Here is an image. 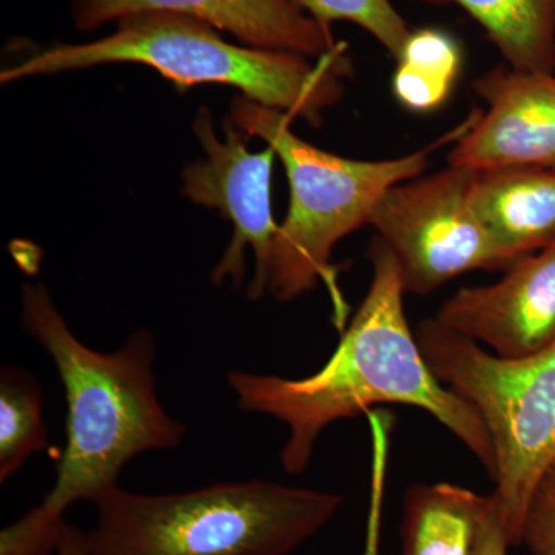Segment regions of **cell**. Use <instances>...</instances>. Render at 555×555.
I'll return each instance as SVG.
<instances>
[{
  "mask_svg": "<svg viewBox=\"0 0 555 555\" xmlns=\"http://www.w3.org/2000/svg\"><path fill=\"white\" fill-rule=\"evenodd\" d=\"M208 108H201L193 122L206 159L190 164L184 171V195L193 203L217 208L232 221L233 238L211 272L215 284L224 280L243 284L246 250L255 255V276L247 297L257 301L269 291L270 266L278 229L272 215L273 149L250 153L244 133L230 120L224 124V141L217 138Z\"/></svg>",
  "mask_w": 555,
  "mask_h": 555,
  "instance_id": "8",
  "label": "cell"
},
{
  "mask_svg": "<svg viewBox=\"0 0 555 555\" xmlns=\"http://www.w3.org/2000/svg\"><path fill=\"white\" fill-rule=\"evenodd\" d=\"M393 94L412 112H433L451 94L463 64L454 36L437 28H422L409 36L397 60Z\"/></svg>",
  "mask_w": 555,
  "mask_h": 555,
  "instance_id": "15",
  "label": "cell"
},
{
  "mask_svg": "<svg viewBox=\"0 0 555 555\" xmlns=\"http://www.w3.org/2000/svg\"><path fill=\"white\" fill-rule=\"evenodd\" d=\"M489 495L451 483L414 485L404 496L401 555H474Z\"/></svg>",
  "mask_w": 555,
  "mask_h": 555,
  "instance_id": "13",
  "label": "cell"
},
{
  "mask_svg": "<svg viewBox=\"0 0 555 555\" xmlns=\"http://www.w3.org/2000/svg\"><path fill=\"white\" fill-rule=\"evenodd\" d=\"M79 30L139 13H173L206 22L254 49L286 51L310 60L346 54L332 35L294 0H72Z\"/></svg>",
  "mask_w": 555,
  "mask_h": 555,
  "instance_id": "11",
  "label": "cell"
},
{
  "mask_svg": "<svg viewBox=\"0 0 555 555\" xmlns=\"http://www.w3.org/2000/svg\"><path fill=\"white\" fill-rule=\"evenodd\" d=\"M335 492L248 480L179 494L109 489L94 500L93 555H288L343 506Z\"/></svg>",
  "mask_w": 555,
  "mask_h": 555,
  "instance_id": "5",
  "label": "cell"
},
{
  "mask_svg": "<svg viewBox=\"0 0 555 555\" xmlns=\"http://www.w3.org/2000/svg\"><path fill=\"white\" fill-rule=\"evenodd\" d=\"M505 524H503L502 511L494 494H489V506L486 511L483 525L474 555H506L509 550Z\"/></svg>",
  "mask_w": 555,
  "mask_h": 555,
  "instance_id": "19",
  "label": "cell"
},
{
  "mask_svg": "<svg viewBox=\"0 0 555 555\" xmlns=\"http://www.w3.org/2000/svg\"><path fill=\"white\" fill-rule=\"evenodd\" d=\"M321 24L350 22L367 31L379 46L398 60L411 28L390 0H294Z\"/></svg>",
  "mask_w": 555,
  "mask_h": 555,
  "instance_id": "17",
  "label": "cell"
},
{
  "mask_svg": "<svg viewBox=\"0 0 555 555\" xmlns=\"http://www.w3.org/2000/svg\"><path fill=\"white\" fill-rule=\"evenodd\" d=\"M470 204L509 266L555 243V170H478Z\"/></svg>",
  "mask_w": 555,
  "mask_h": 555,
  "instance_id": "12",
  "label": "cell"
},
{
  "mask_svg": "<svg viewBox=\"0 0 555 555\" xmlns=\"http://www.w3.org/2000/svg\"><path fill=\"white\" fill-rule=\"evenodd\" d=\"M22 326L56 366L67 443L43 502L0 532V555H53L69 506L93 503L119 486L130 460L178 448L188 430L160 404L150 332L131 335L116 352H98L73 334L43 286L24 287Z\"/></svg>",
  "mask_w": 555,
  "mask_h": 555,
  "instance_id": "2",
  "label": "cell"
},
{
  "mask_svg": "<svg viewBox=\"0 0 555 555\" xmlns=\"http://www.w3.org/2000/svg\"><path fill=\"white\" fill-rule=\"evenodd\" d=\"M427 366L467 401L488 429L495 489L511 546H521L529 503L555 463V343L534 356L502 358L444 327L436 317L415 328Z\"/></svg>",
  "mask_w": 555,
  "mask_h": 555,
  "instance_id": "6",
  "label": "cell"
},
{
  "mask_svg": "<svg viewBox=\"0 0 555 555\" xmlns=\"http://www.w3.org/2000/svg\"><path fill=\"white\" fill-rule=\"evenodd\" d=\"M142 64L181 89L219 83L244 98L320 126L321 113L343 96L341 79L352 75L346 54L310 60L301 54L235 46L217 28L173 13L122 17L105 38L56 43L2 69V83L104 64Z\"/></svg>",
  "mask_w": 555,
  "mask_h": 555,
  "instance_id": "3",
  "label": "cell"
},
{
  "mask_svg": "<svg viewBox=\"0 0 555 555\" xmlns=\"http://www.w3.org/2000/svg\"><path fill=\"white\" fill-rule=\"evenodd\" d=\"M486 102L473 126L454 142L451 167L467 170L542 167L555 170V75L520 72L506 64L474 82Z\"/></svg>",
  "mask_w": 555,
  "mask_h": 555,
  "instance_id": "9",
  "label": "cell"
},
{
  "mask_svg": "<svg viewBox=\"0 0 555 555\" xmlns=\"http://www.w3.org/2000/svg\"><path fill=\"white\" fill-rule=\"evenodd\" d=\"M49 447L38 379L16 366L0 372V481L16 474L36 452Z\"/></svg>",
  "mask_w": 555,
  "mask_h": 555,
  "instance_id": "16",
  "label": "cell"
},
{
  "mask_svg": "<svg viewBox=\"0 0 555 555\" xmlns=\"http://www.w3.org/2000/svg\"><path fill=\"white\" fill-rule=\"evenodd\" d=\"M474 175L448 166L409 179L387 190L372 211L369 225L396 259L406 295L426 297L474 270L509 268L470 204Z\"/></svg>",
  "mask_w": 555,
  "mask_h": 555,
  "instance_id": "7",
  "label": "cell"
},
{
  "mask_svg": "<svg viewBox=\"0 0 555 555\" xmlns=\"http://www.w3.org/2000/svg\"><path fill=\"white\" fill-rule=\"evenodd\" d=\"M372 281L337 349L315 374L301 379L228 374L238 408L286 425L281 449L284 473L310 465L323 430L378 404H404L433 415L459 438L494 481L495 455L488 429L467 401L434 375L409 326L396 259L378 236L369 246Z\"/></svg>",
  "mask_w": 555,
  "mask_h": 555,
  "instance_id": "1",
  "label": "cell"
},
{
  "mask_svg": "<svg viewBox=\"0 0 555 555\" xmlns=\"http://www.w3.org/2000/svg\"><path fill=\"white\" fill-rule=\"evenodd\" d=\"M477 109L454 130L425 147L383 160L343 158L313 147L292 130V116L241 98L233 102L230 122L247 137L262 139L283 163L291 188L287 217L278 229L270 266L269 291L276 301H294L326 284L335 320L345 328L347 306L337 284L332 250L338 241L367 224L387 190L418 178L430 156L459 141L473 126Z\"/></svg>",
  "mask_w": 555,
  "mask_h": 555,
  "instance_id": "4",
  "label": "cell"
},
{
  "mask_svg": "<svg viewBox=\"0 0 555 555\" xmlns=\"http://www.w3.org/2000/svg\"><path fill=\"white\" fill-rule=\"evenodd\" d=\"M521 545L531 555H555V463L540 480L529 503Z\"/></svg>",
  "mask_w": 555,
  "mask_h": 555,
  "instance_id": "18",
  "label": "cell"
},
{
  "mask_svg": "<svg viewBox=\"0 0 555 555\" xmlns=\"http://www.w3.org/2000/svg\"><path fill=\"white\" fill-rule=\"evenodd\" d=\"M454 3L483 27L507 67L555 73V0H416Z\"/></svg>",
  "mask_w": 555,
  "mask_h": 555,
  "instance_id": "14",
  "label": "cell"
},
{
  "mask_svg": "<svg viewBox=\"0 0 555 555\" xmlns=\"http://www.w3.org/2000/svg\"><path fill=\"white\" fill-rule=\"evenodd\" d=\"M57 555H93L87 545L86 532L79 531L75 526L65 521L62 525L60 540L56 547Z\"/></svg>",
  "mask_w": 555,
  "mask_h": 555,
  "instance_id": "20",
  "label": "cell"
},
{
  "mask_svg": "<svg viewBox=\"0 0 555 555\" xmlns=\"http://www.w3.org/2000/svg\"><path fill=\"white\" fill-rule=\"evenodd\" d=\"M436 318L502 358L546 349L555 343V243L517 259L495 284L460 288Z\"/></svg>",
  "mask_w": 555,
  "mask_h": 555,
  "instance_id": "10",
  "label": "cell"
}]
</instances>
